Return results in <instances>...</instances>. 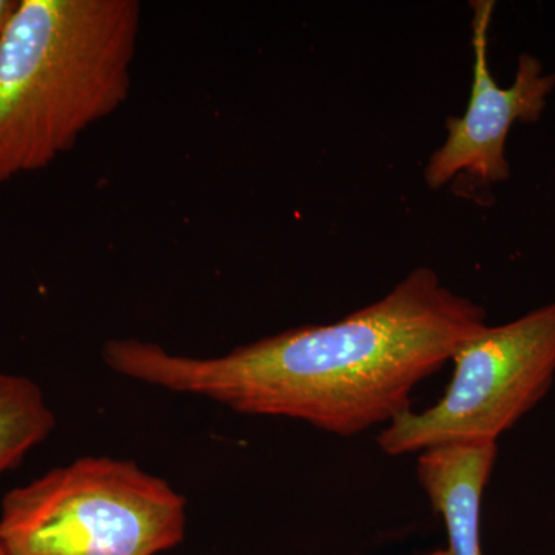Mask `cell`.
<instances>
[{
    "instance_id": "1",
    "label": "cell",
    "mask_w": 555,
    "mask_h": 555,
    "mask_svg": "<svg viewBox=\"0 0 555 555\" xmlns=\"http://www.w3.org/2000/svg\"><path fill=\"white\" fill-rule=\"evenodd\" d=\"M486 326L480 305L444 286L433 269L416 268L337 323L288 328L221 357L118 338L105 343L102 358L145 385L353 437L411 411L415 387Z\"/></svg>"
},
{
    "instance_id": "9",
    "label": "cell",
    "mask_w": 555,
    "mask_h": 555,
    "mask_svg": "<svg viewBox=\"0 0 555 555\" xmlns=\"http://www.w3.org/2000/svg\"><path fill=\"white\" fill-rule=\"evenodd\" d=\"M0 555H10L9 551H7L5 545H3L2 539H0Z\"/></svg>"
},
{
    "instance_id": "5",
    "label": "cell",
    "mask_w": 555,
    "mask_h": 555,
    "mask_svg": "<svg viewBox=\"0 0 555 555\" xmlns=\"http://www.w3.org/2000/svg\"><path fill=\"white\" fill-rule=\"evenodd\" d=\"M473 7V90L466 112L447 120L448 137L430 155L425 169L427 188H444L459 175L483 184L511 177L506 139L516 122H537L555 89V75L543 73L542 62L531 54L518 57L513 86L496 83L488 61V35L495 2L476 0Z\"/></svg>"
},
{
    "instance_id": "8",
    "label": "cell",
    "mask_w": 555,
    "mask_h": 555,
    "mask_svg": "<svg viewBox=\"0 0 555 555\" xmlns=\"http://www.w3.org/2000/svg\"><path fill=\"white\" fill-rule=\"evenodd\" d=\"M17 5H20V0H0V40H2L7 27H9Z\"/></svg>"
},
{
    "instance_id": "3",
    "label": "cell",
    "mask_w": 555,
    "mask_h": 555,
    "mask_svg": "<svg viewBox=\"0 0 555 555\" xmlns=\"http://www.w3.org/2000/svg\"><path fill=\"white\" fill-rule=\"evenodd\" d=\"M188 500L138 463L82 456L7 492L10 555H156L182 543Z\"/></svg>"
},
{
    "instance_id": "6",
    "label": "cell",
    "mask_w": 555,
    "mask_h": 555,
    "mask_svg": "<svg viewBox=\"0 0 555 555\" xmlns=\"http://www.w3.org/2000/svg\"><path fill=\"white\" fill-rule=\"evenodd\" d=\"M496 451V443H488L448 444L420 452L416 476L447 526L448 555H483L481 502Z\"/></svg>"
},
{
    "instance_id": "4",
    "label": "cell",
    "mask_w": 555,
    "mask_h": 555,
    "mask_svg": "<svg viewBox=\"0 0 555 555\" xmlns=\"http://www.w3.org/2000/svg\"><path fill=\"white\" fill-rule=\"evenodd\" d=\"M447 393L408 411L378 434L387 455L448 444L496 443L546 396L555 378V301L486 326L456 350Z\"/></svg>"
},
{
    "instance_id": "2",
    "label": "cell",
    "mask_w": 555,
    "mask_h": 555,
    "mask_svg": "<svg viewBox=\"0 0 555 555\" xmlns=\"http://www.w3.org/2000/svg\"><path fill=\"white\" fill-rule=\"evenodd\" d=\"M138 0H20L0 40V182L49 167L129 98Z\"/></svg>"
},
{
    "instance_id": "7",
    "label": "cell",
    "mask_w": 555,
    "mask_h": 555,
    "mask_svg": "<svg viewBox=\"0 0 555 555\" xmlns=\"http://www.w3.org/2000/svg\"><path fill=\"white\" fill-rule=\"evenodd\" d=\"M56 416L38 383L0 371V476L46 441Z\"/></svg>"
}]
</instances>
